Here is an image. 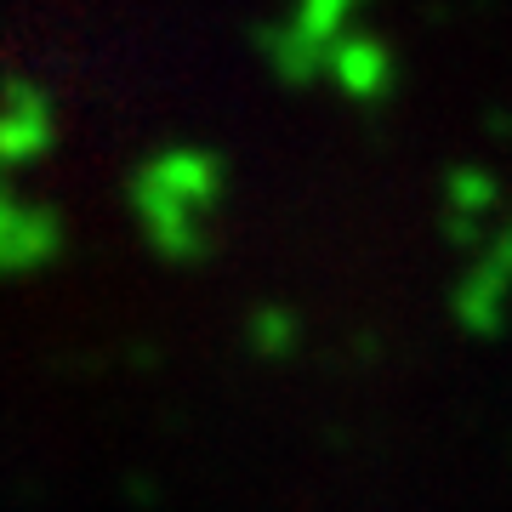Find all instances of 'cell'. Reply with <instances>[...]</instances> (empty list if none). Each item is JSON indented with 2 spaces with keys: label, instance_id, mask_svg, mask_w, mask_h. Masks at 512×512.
<instances>
[{
  "label": "cell",
  "instance_id": "cell-1",
  "mask_svg": "<svg viewBox=\"0 0 512 512\" xmlns=\"http://www.w3.org/2000/svg\"><path fill=\"white\" fill-rule=\"evenodd\" d=\"M228 165L211 148H165L131 177V205L143 217L148 245L171 262L205 256V222L217 217Z\"/></svg>",
  "mask_w": 512,
  "mask_h": 512
},
{
  "label": "cell",
  "instance_id": "cell-7",
  "mask_svg": "<svg viewBox=\"0 0 512 512\" xmlns=\"http://www.w3.org/2000/svg\"><path fill=\"white\" fill-rule=\"evenodd\" d=\"M495 205V177L490 171H456L450 177V217H456V228H467L473 234L478 217Z\"/></svg>",
  "mask_w": 512,
  "mask_h": 512
},
{
  "label": "cell",
  "instance_id": "cell-4",
  "mask_svg": "<svg viewBox=\"0 0 512 512\" xmlns=\"http://www.w3.org/2000/svg\"><path fill=\"white\" fill-rule=\"evenodd\" d=\"M63 251V222L52 205H29L18 200L6 177H0V274H29L46 268Z\"/></svg>",
  "mask_w": 512,
  "mask_h": 512
},
{
  "label": "cell",
  "instance_id": "cell-6",
  "mask_svg": "<svg viewBox=\"0 0 512 512\" xmlns=\"http://www.w3.org/2000/svg\"><path fill=\"white\" fill-rule=\"evenodd\" d=\"M325 69L336 74V80H342V92L359 97V103H382V97L393 92V57H387V46L376 35L336 40V52H330Z\"/></svg>",
  "mask_w": 512,
  "mask_h": 512
},
{
  "label": "cell",
  "instance_id": "cell-5",
  "mask_svg": "<svg viewBox=\"0 0 512 512\" xmlns=\"http://www.w3.org/2000/svg\"><path fill=\"white\" fill-rule=\"evenodd\" d=\"M507 291H512V228L501 239H495V251L478 262L473 274L461 279L456 291V313L461 325L478 330V336H490V330H501V313H507Z\"/></svg>",
  "mask_w": 512,
  "mask_h": 512
},
{
  "label": "cell",
  "instance_id": "cell-2",
  "mask_svg": "<svg viewBox=\"0 0 512 512\" xmlns=\"http://www.w3.org/2000/svg\"><path fill=\"white\" fill-rule=\"evenodd\" d=\"M359 0H296L291 29L268 35V52H274V69L291 80V86H308L313 74H325L336 40H348V18Z\"/></svg>",
  "mask_w": 512,
  "mask_h": 512
},
{
  "label": "cell",
  "instance_id": "cell-3",
  "mask_svg": "<svg viewBox=\"0 0 512 512\" xmlns=\"http://www.w3.org/2000/svg\"><path fill=\"white\" fill-rule=\"evenodd\" d=\"M52 143H57V109L46 86L6 80V92H0V171L35 165Z\"/></svg>",
  "mask_w": 512,
  "mask_h": 512
}]
</instances>
